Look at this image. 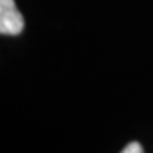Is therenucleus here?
<instances>
[{
  "instance_id": "nucleus-1",
  "label": "nucleus",
  "mask_w": 153,
  "mask_h": 153,
  "mask_svg": "<svg viewBox=\"0 0 153 153\" xmlns=\"http://www.w3.org/2000/svg\"><path fill=\"white\" fill-rule=\"evenodd\" d=\"M24 29V17L14 0H0V34L17 36Z\"/></svg>"
},
{
  "instance_id": "nucleus-2",
  "label": "nucleus",
  "mask_w": 153,
  "mask_h": 153,
  "mask_svg": "<svg viewBox=\"0 0 153 153\" xmlns=\"http://www.w3.org/2000/svg\"><path fill=\"white\" fill-rule=\"evenodd\" d=\"M121 153H145V152H143V146L138 141H131L121 150Z\"/></svg>"
}]
</instances>
